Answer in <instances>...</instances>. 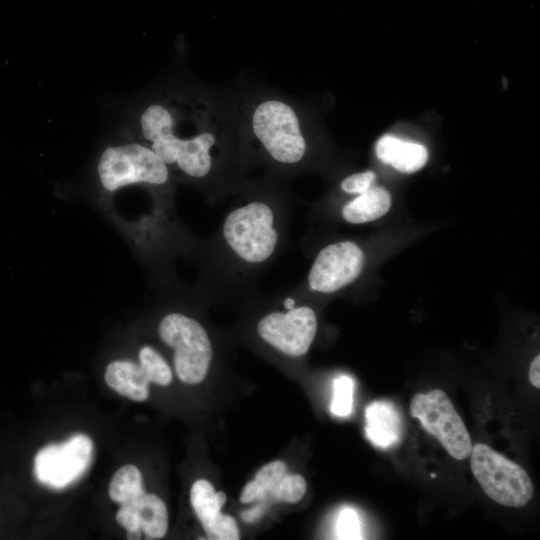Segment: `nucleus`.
Returning a JSON list of instances; mask_svg holds the SVG:
<instances>
[{"label":"nucleus","instance_id":"obj_1","mask_svg":"<svg viewBox=\"0 0 540 540\" xmlns=\"http://www.w3.org/2000/svg\"><path fill=\"white\" fill-rule=\"evenodd\" d=\"M293 217L290 198L272 187L244 189L208 240H200V291L206 297L247 299L285 250Z\"/></svg>","mask_w":540,"mask_h":540},{"label":"nucleus","instance_id":"obj_2","mask_svg":"<svg viewBox=\"0 0 540 540\" xmlns=\"http://www.w3.org/2000/svg\"><path fill=\"white\" fill-rule=\"evenodd\" d=\"M208 105L168 95L144 104L125 130L154 151L174 179L200 186L212 200L237 188L235 157Z\"/></svg>","mask_w":540,"mask_h":540},{"label":"nucleus","instance_id":"obj_3","mask_svg":"<svg viewBox=\"0 0 540 540\" xmlns=\"http://www.w3.org/2000/svg\"><path fill=\"white\" fill-rule=\"evenodd\" d=\"M100 191L112 196L129 186L150 190L157 203L171 208L173 178L163 160L126 130L123 138L107 145L96 164Z\"/></svg>","mask_w":540,"mask_h":540},{"label":"nucleus","instance_id":"obj_4","mask_svg":"<svg viewBox=\"0 0 540 540\" xmlns=\"http://www.w3.org/2000/svg\"><path fill=\"white\" fill-rule=\"evenodd\" d=\"M250 154L269 167L295 172L309 155V143L295 108L268 98L258 102L249 116Z\"/></svg>","mask_w":540,"mask_h":540},{"label":"nucleus","instance_id":"obj_5","mask_svg":"<svg viewBox=\"0 0 540 540\" xmlns=\"http://www.w3.org/2000/svg\"><path fill=\"white\" fill-rule=\"evenodd\" d=\"M261 308L255 332L262 342L280 354L299 358L310 349L318 329V316L300 286L274 294L251 295Z\"/></svg>","mask_w":540,"mask_h":540},{"label":"nucleus","instance_id":"obj_6","mask_svg":"<svg viewBox=\"0 0 540 540\" xmlns=\"http://www.w3.org/2000/svg\"><path fill=\"white\" fill-rule=\"evenodd\" d=\"M160 340L173 351L179 379L188 384L204 380L214 358V347L200 320L182 310H170L159 320Z\"/></svg>","mask_w":540,"mask_h":540},{"label":"nucleus","instance_id":"obj_7","mask_svg":"<svg viewBox=\"0 0 540 540\" xmlns=\"http://www.w3.org/2000/svg\"><path fill=\"white\" fill-rule=\"evenodd\" d=\"M469 457L474 477L494 502L514 508L530 502L534 486L519 464L483 443L473 445Z\"/></svg>","mask_w":540,"mask_h":540},{"label":"nucleus","instance_id":"obj_8","mask_svg":"<svg viewBox=\"0 0 540 540\" xmlns=\"http://www.w3.org/2000/svg\"><path fill=\"white\" fill-rule=\"evenodd\" d=\"M365 262V252L355 241L329 243L316 253L300 286L310 295L336 294L358 280Z\"/></svg>","mask_w":540,"mask_h":540},{"label":"nucleus","instance_id":"obj_9","mask_svg":"<svg viewBox=\"0 0 540 540\" xmlns=\"http://www.w3.org/2000/svg\"><path fill=\"white\" fill-rule=\"evenodd\" d=\"M410 414L434 436L446 452L457 460L470 456L472 441L469 432L448 395L441 389L417 393L410 403Z\"/></svg>","mask_w":540,"mask_h":540},{"label":"nucleus","instance_id":"obj_10","mask_svg":"<svg viewBox=\"0 0 540 540\" xmlns=\"http://www.w3.org/2000/svg\"><path fill=\"white\" fill-rule=\"evenodd\" d=\"M92 458V440L79 433L63 443L43 447L35 456V476L43 485L63 489L87 471Z\"/></svg>","mask_w":540,"mask_h":540},{"label":"nucleus","instance_id":"obj_11","mask_svg":"<svg viewBox=\"0 0 540 540\" xmlns=\"http://www.w3.org/2000/svg\"><path fill=\"white\" fill-rule=\"evenodd\" d=\"M365 432L369 441L382 449L399 443L402 419L396 406L387 400L370 403L365 410Z\"/></svg>","mask_w":540,"mask_h":540},{"label":"nucleus","instance_id":"obj_12","mask_svg":"<svg viewBox=\"0 0 540 540\" xmlns=\"http://www.w3.org/2000/svg\"><path fill=\"white\" fill-rule=\"evenodd\" d=\"M376 155L383 163L402 173H414L420 170L428 159L425 146L407 142L391 135H385L378 140Z\"/></svg>","mask_w":540,"mask_h":540},{"label":"nucleus","instance_id":"obj_13","mask_svg":"<svg viewBox=\"0 0 540 540\" xmlns=\"http://www.w3.org/2000/svg\"><path fill=\"white\" fill-rule=\"evenodd\" d=\"M104 377L110 388L131 400L141 402L149 396L150 380L139 362L115 360L107 366Z\"/></svg>","mask_w":540,"mask_h":540},{"label":"nucleus","instance_id":"obj_14","mask_svg":"<svg viewBox=\"0 0 540 540\" xmlns=\"http://www.w3.org/2000/svg\"><path fill=\"white\" fill-rule=\"evenodd\" d=\"M391 207V195L381 186H371L345 203L341 217L350 224H364L383 217Z\"/></svg>","mask_w":540,"mask_h":540},{"label":"nucleus","instance_id":"obj_15","mask_svg":"<svg viewBox=\"0 0 540 540\" xmlns=\"http://www.w3.org/2000/svg\"><path fill=\"white\" fill-rule=\"evenodd\" d=\"M191 505L198 517L207 536L212 534L225 518L221 509L226 502L224 492H216L213 485L205 480L199 479L192 485L190 491Z\"/></svg>","mask_w":540,"mask_h":540},{"label":"nucleus","instance_id":"obj_16","mask_svg":"<svg viewBox=\"0 0 540 540\" xmlns=\"http://www.w3.org/2000/svg\"><path fill=\"white\" fill-rule=\"evenodd\" d=\"M137 518L141 530L148 539H160L168 529V513L165 503L154 494L143 493L121 504Z\"/></svg>","mask_w":540,"mask_h":540},{"label":"nucleus","instance_id":"obj_17","mask_svg":"<svg viewBox=\"0 0 540 540\" xmlns=\"http://www.w3.org/2000/svg\"><path fill=\"white\" fill-rule=\"evenodd\" d=\"M286 473L287 466L283 461L277 460L266 464L256 473L254 479L245 485L240 501L250 503L256 500H267Z\"/></svg>","mask_w":540,"mask_h":540},{"label":"nucleus","instance_id":"obj_18","mask_svg":"<svg viewBox=\"0 0 540 540\" xmlns=\"http://www.w3.org/2000/svg\"><path fill=\"white\" fill-rule=\"evenodd\" d=\"M144 492L142 475L139 469L131 464L118 469L109 485L110 498L119 504L127 503Z\"/></svg>","mask_w":540,"mask_h":540},{"label":"nucleus","instance_id":"obj_19","mask_svg":"<svg viewBox=\"0 0 540 540\" xmlns=\"http://www.w3.org/2000/svg\"><path fill=\"white\" fill-rule=\"evenodd\" d=\"M138 362L150 382L167 386L172 381V371L164 357L154 347L143 345L138 350Z\"/></svg>","mask_w":540,"mask_h":540},{"label":"nucleus","instance_id":"obj_20","mask_svg":"<svg viewBox=\"0 0 540 540\" xmlns=\"http://www.w3.org/2000/svg\"><path fill=\"white\" fill-rule=\"evenodd\" d=\"M354 381L347 375H340L333 381L331 412L338 417H347L353 407Z\"/></svg>","mask_w":540,"mask_h":540},{"label":"nucleus","instance_id":"obj_21","mask_svg":"<svg viewBox=\"0 0 540 540\" xmlns=\"http://www.w3.org/2000/svg\"><path fill=\"white\" fill-rule=\"evenodd\" d=\"M306 488V481L301 475L286 473L271 492L270 498L275 501L295 503L302 499Z\"/></svg>","mask_w":540,"mask_h":540},{"label":"nucleus","instance_id":"obj_22","mask_svg":"<svg viewBox=\"0 0 540 540\" xmlns=\"http://www.w3.org/2000/svg\"><path fill=\"white\" fill-rule=\"evenodd\" d=\"M338 539H361V522L358 513L352 508H344L336 523Z\"/></svg>","mask_w":540,"mask_h":540},{"label":"nucleus","instance_id":"obj_23","mask_svg":"<svg viewBox=\"0 0 540 540\" xmlns=\"http://www.w3.org/2000/svg\"><path fill=\"white\" fill-rule=\"evenodd\" d=\"M376 179L373 171L357 172L345 177L341 183V190L350 195H358L368 190Z\"/></svg>","mask_w":540,"mask_h":540},{"label":"nucleus","instance_id":"obj_24","mask_svg":"<svg viewBox=\"0 0 540 540\" xmlns=\"http://www.w3.org/2000/svg\"><path fill=\"white\" fill-rule=\"evenodd\" d=\"M529 381L537 389L540 388V355L538 354L529 367Z\"/></svg>","mask_w":540,"mask_h":540},{"label":"nucleus","instance_id":"obj_25","mask_svg":"<svg viewBox=\"0 0 540 540\" xmlns=\"http://www.w3.org/2000/svg\"><path fill=\"white\" fill-rule=\"evenodd\" d=\"M259 501H262V503L260 502L259 505L253 507L250 510L244 511L241 514L244 521L254 522V521H257L262 516L264 512V506L266 504V500H259Z\"/></svg>","mask_w":540,"mask_h":540}]
</instances>
